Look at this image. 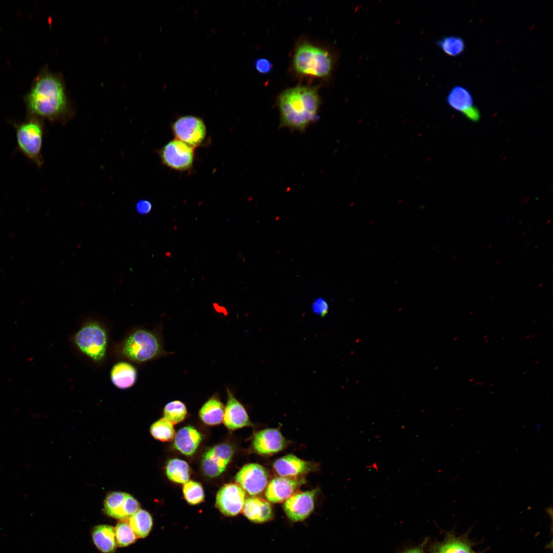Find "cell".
I'll return each mask as SVG.
<instances>
[{"mask_svg":"<svg viewBox=\"0 0 553 553\" xmlns=\"http://www.w3.org/2000/svg\"><path fill=\"white\" fill-rule=\"evenodd\" d=\"M225 408L223 404L217 397H211L201 407L199 416L201 420L208 425H216L223 420Z\"/></svg>","mask_w":553,"mask_h":553,"instance_id":"cell-23","label":"cell"},{"mask_svg":"<svg viewBox=\"0 0 553 553\" xmlns=\"http://www.w3.org/2000/svg\"><path fill=\"white\" fill-rule=\"evenodd\" d=\"M436 45L448 56L455 57L460 55L465 50L463 39L458 36H445L439 39Z\"/></svg>","mask_w":553,"mask_h":553,"instance_id":"cell-27","label":"cell"},{"mask_svg":"<svg viewBox=\"0 0 553 553\" xmlns=\"http://www.w3.org/2000/svg\"><path fill=\"white\" fill-rule=\"evenodd\" d=\"M120 352L126 358L137 363L152 360L163 353L158 336L144 329L131 332L123 342Z\"/></svg>","mask_w":553,"mask_h":553,"instance_id":"cell-4","label":"cell"},{"mask_svg":"<svg viewBox=\"0 0 553 553\" xmlns=\"http://www.w3.org/2000/svg\"><path fill=\"white\" fill-rule=\"evenodd\" d=\"M140 509L138 501L132 495L127 494L124 501L121 513V520H128Z\"/></svg>","mask_w":553,"mask_h":553,"instance_id":"cell-32","label":"cell"},{"mask_svg":"<svg viewBox=\"0 0 553 553\" xmlns=\"http://www.w3.org/2000/svg\"><path fill=\"white\" fill-rule=\"evenodd\" d=\"M175 448L186 456L193 455L202 441V435L195 428L186 426L180 429L174 438Z\"/></svg>","mask_w":553,"mask_h":553,"instance_id":"cell-19","label":"cell"},{"mask_svg":"<svg viewBox=\"0 0 553 553\" xmlns=\"http://www.w3.org/2000/svg\"><path fill=\"white\" fill-rule=\"evenodd\" d=\"M233 454L231 445L218 444L208 450L202 457L201 465L203 472L213 478L221 474L226 469Z\"/></svg>","mask_w":553,"mask_h":553,"instance_id":"cell-11","label":"cell"},{"mask_svg":"<svg viewBox=\"0 0 553 553\" xmlns=\"http://www.w3.org/2000/svg\"><path fill=\"white\" fill-rule=\"evenodd\" d=\"M243 512L248 519L254 523H264L273 517V511L269 502L258 497L248 498L245 501Z\"/></svg>","mask_w":553,"mask_h":553,"instance_id":"cell-18","label":"cell"},{"mask_svg":"<svg viewBox=\"0 0 553 553\" xmlns=\"http://www.w3.org/2000/svg\"><path fill=\"white\" fill-rule=\"evenodd\" d=\"M403 553H423V548L421 546L410 549Z\"/></svg>","mask_w":553,"mask_h":553,"instance_id":"cell-36","label":"cell"},{"mask_svg":"<svg viewBox=\"0 0 553 553\" xmlns=\"http://www.w3.org/2000/svg\"><path fill=\"white\" fill-rule=\"evenodd\" d=\"M74 343L81 352L94 361H100L105 356L107 332L97 322L88 323L80 328L74 336Z\"/></svg>","mask_w":553,"mask_h":553,"instance_id":"cell-6","label":"cell"},{"mask_svg":"<svg viewBox=\"0 0 553 553\" xmlns=\"http://www.w3.org/2000/svg\"><path fill=\"white\" fill-rule=\"evenodd\" d=\"M135 208L138 214L144 215L151 212L152 209V205L148 200L142 199L137 202Z\"/></svg>","mask_w":553,"mask_h":553,"instance_id":"cell-35","label":"cell"},{"mask_svg":"<svg viewBox=\"0 0 553 553\" xmlns=\"http://www.w3.org/2000/svg\"><path fill=\"white\" fill-rule=\"evenodd\" d=\"M127 493L121 492H113L107 496L103 504V511L109 516L121 519V511Z\"/></svg>","mask_w":553,"mask_h":553,"instance_id":"cell-26","label":"cell"},{"mask_svg":"<svg viewBox=\"0 0 553 553\" xmlns=\"http://www.w3.org/2000/svg\"><path fill=\"white\" fill-rule=\"evenodd\" d=\"M129 524L137 537L145 538L153 526V518L146 511L139 509L129 519Z\"/></svg>","mask_w":553,"mask_h":553,"instance_id":"cell-24","label":"cell"},{"mask_svg":"<svg viewBox=\"0 0 553 553\" xmlns=\"http://www.w3.org/2000/svg\"><path fill=\"white\" fill-rule=\"evenodd\" d=\"M316 489L296 493L285 501L284 510L288 518L293 522L306 519L314 508Z\"/></svg>","mask_w":553,"mask_h":553,"instance_id":"cell-12","label":"cell"},{"mask_svg":"<svg viewBox=\"0 0 553 553\" xmlns=\"http://www.w3.org/2000/svg\"><path fill=\"white\" fill-rule=\"evenodd\" d=\"M115 538L117 545L119 547H125L134 543L137 536L129 523L121 521L117 523L115 528Z\"/></svg>","mask_w":553,"mask_h":553,"instance_id":"cell-30","label":"cell"},{"mask_svg":"<svg viewBox=\"0 0 553 553\" xmlns=\"http://www.w3.org/2000/svg\"><path fill=\"white\" fill-rule=\"evenodd\" d=\"M166 474L169 480L178 483H185L189 478V467L187 462L179 459L168 461Z\"/></svg>","mask_w":553,"mask_h":553,"instance_id":"cell-25","label":"cell"},{"mask_svg":"<svg viewBox=\"0 0 553 553\" xmlns=\"http://www.w3.org/2000/svg\"><path fill=\"white\" fill-rule=\"evenodd\" d=\"M311 464L295 455L289 454L276 460L273 464L275 472L280 477L299 478L309 471Z\"/></svg>","mask_w":553,"mask_h":553,"instance_id":"cell-17","label":"cell"},{"mask_svg":"<svg viewBox=\"0 0 553 553\" xmlns=\"http://www.w3.org/2000/svg\"><path fill=\"white\" fill-rule=\"evenodd\" d=\"M293 65L300 74L325 78L330 74L333 60L327 50L305 41L296 47Z\"/></svg>","mask_w":553,"mask_h":553,"instance_id":"cell-3","label":"cell"},{"mask_svg":"<svg viewBox=\"0 0 553 553\" xmlns=\"http://www.w3.org/2000/svg\"><path fill=\"white\" fill-rule=\"evenodd\" d=\"M320 103L314 87L298 86L284 91L278 101L280 126L292 131H305L315 121Z\"/></svg>","mask_w":553,"mask_h":553,"instance_id":"cell-1","label":"cell"},{"mask_svg":"<svg viewBox=\"0 0 553 553\" xmlns=\"http://www.w3.org/2000/svg\"><path fill=\"white\" fill-rule=\"evenodd\" d=\"M228 399L225 408L223 422L230 430H236L252 425L243 406L227 390Z\"/></svg>","mask_w":553,"mask_h":553,"instance_id":"cell-16","label":"cell"},{"mask_svg":"<svg viewBox=\"0 0 553 553\" xmlns=\"http://www.w3.org/2000/svg\"><path fill=\"white\" fill-rule=\"evenodd\" d=\"M164 416L173 424L182 421L187 415V409L184 403L180 400H174L167 403L164 408Z\"/></svg>","mask_w":553,"mask_h":553,"instance_id":"cell-29","label":"cell"},{"mask_svg":"<svg viewBox=\"0 0 553 553\" xmlns=\"http://www.w3.org/2000/svg\"><path fill=\"white\" fill-rule=\"evenodd\" d=\"M268 479L266 469L257 463L244 465L235 477L238 485L252 496L261 493L267 486Z\"/></svg>","mask_w":553,"mask_h":553,"instance_id":"cell-9","label":"cell"},{"mask_svg":"<svg viewBox=\"0 0 553 553\" xmlns=\"http://www.w3.org/2000/svg\"><path fill=\"white\" fill-rule=\"evenodd\" d=\"M194 149L175 138L165 144L159 150V155L164 165L176 171H185L193 167L195 157Z\"/></svg>","mask_w":553,"mask_h":553,"instance_id":"cell-8","label":"cell"},{"mask_svg":"<svg viewBox=\"0 0 553 553\" xmlns=\"http://www.w3.org/2000/svg\"><path fill=\"white\" fill-rule=\"evenodd\" d=\"M18 150L38 167L42 163L41 148L43 126L36 118L31 117L26 121L14 125Z\"/></svg>","mask_w":553,"mask_h":553,"instance_id":"cell-5","label":"cell"},{"mask_svg":"<svg viewBox=\"0 0 553 553\" xmlns=\"http://www.w3.org/2000/svg\"><path fill=\"white\" fill-rule=\"evenodd\" d=\"M433 553H479L475 551L471 541L466 536L448 534L441 542L435 544Z\"/></svg>","mask_w":553,"mask_h":553,"instance_id":"cell-20","label":"cell"},{"mask_svg":"<svg viewBox=\"0 0 553 553\" xmlns=\"http://www.w3.org/2000/svg\"><path fill=\"white\" fill-rule=\"evenodd\" d=\"M304 483L303 479L279 477L272 479L267 486L265 496L272 503L286 501Z\"/></svg>","mask_w":553,"mask_h":553,"instance_id":"cell-14","label":"cell"},{"mask_svg":"<svg viewBox=\"0 0 553 553\" xmlns=\"http://www.w3.org/2000/svg\"><path fill=\"white\" fill-rule=\"evenodd\" d=\"M183 493L185 500L190 504L196 505L201 503L204 499V493L200 483L194 481L186 482L183 487Z\"/></svg>","mask_w":553,"mask_h":553,"instance_id":"cell-31","label":"cell"},{"mask_svg":"<svg viewBox=\"0 0 553 553\" xmlns=\"http://www.w3.org/2000/svg\"><path fill=\"white\" fill-rule=\"evenodd\" d=\"M446 102L451 108L461 113L468 119L473 118L478 111L471 93L462 86H456L451 89L446 96Z\"/></svg>","mask_w":553,"mask_h":553,"instance_id":"cell-15","label":"cell"},{"mask_svg":"<svg viewBox=\"0 0 553 553\" xmlns=\"http://www.w3.org/2000/svg\"><path fill=\"white\" fill-rule=\"evenodd\" d=\"M150 432L154 438L163 442L172 440L175 434L173 424L165 418L155 422L151 427Z\"/></svg>","mask_w":553,"mask_h":553,"instance_id":"cell-28","label":"cell"},{"mask_svg":"<svg viewBox=\"0 0 553 553\" xmlns=\"http://www.w3.org/2000/svg\"><path fill=\"white\" fill-rule=\"evenodd\" d=\"M31 117L57 120L68 111V102L60 78L45 72L34 82L26 98Z\"/></svg>","mask_w":553,"mask_h":553,"instance_id":"cell-2","label":"cell"},{"mask_svg":"<svg viewBox=\"0 0 553 553\" xmlns=\"http://www.w3.org/2000/svg\"><path fill=\"white\" fill-rule=\"evenodd\" d=\"M171 127L175 139L194 148L203 142L206 136V127L204 121L194 115L178 117L172 123Z\"/></svg>","mask_w":553,"mask_h":553,"instance_id":"cell-7","label":"cell"},{"mask_svg":"<svg viewBox=\"0 0 553 553\" xmlns=\"http://www.w3.org/2000/svg\"><path fill=\"white\" fill-rule=\"evenodd\" d=\"M245 491L238 485L229 483L218 492L216 506L223 515L235 516L243 509L246 499Z\"/></svg>","mask_w":553,"mask_h":553,"instance_id":"cell-10","label":"cell"},{"mask_svg":"<svg viewBox=\"0 0 553 553\" xmlns=\"http://www.w3.org/2000/svg\"><path fill=\"white\" fill-rule=\"evenodd\" d=\"M111 381L115 386L121 389L131 387L136 381L137 372L131 364L120 361L115 364L111 371Z\"/></svg>","mask_w":553,"mask_h":553,"instance_id":"cell-21","label":"cell"},{"mask_svg":"<svg viewBox=\"0 0 553 553\" xmlns=\"http://www.w3.org/2000/svg\"><path fill=\"white\" fill-rule=\"evenodd\" d=\"M93 542L102 553H114L116 548L115 528L101 524L95 526L92 531Z\"/></svg>","mask_w":553,"mask_h":553,"instance_id":"cell-22","label":"cell"},{"mask_svg":"<svg viewBox=\"0 0 553 553\" xmlns=\"http://www.w3.org/2000/svg\"><path fill=\"white\" fill-rule=\"evenodd\" d=\"M254 451L260 455H271L284 450L287 440L275 429H267L256 433L252 442Z\"/></svg>","mask_w":553,"mask_h":553,"instance_id":"cell-13","label":"cell"},{"mask_svg":"<svg viewBox=\"0 0 553 553\" xmlns=\"http://www.w3.org/2000/svg\"><path fill=\"white\" fill-rule=\"evenodd\" d=\"M254 67L258 72L262 74H267L271 72L272 69V65L267 59L260 58L257 59L254 62Z\"/></svg>","mask_w":553,"mask_h":553,"instance_id":"cell-33","label":"cell"},{"mask_svg":"<svg viewBox=\"0 0 553 553\" xmlns=\"http://www.w3.org/2000/svg\"><path fill=\"white\" fill-rule=\"evenodd\" d=\"M312 306L313 311L321 316L326 315L328 313V305L324 299H318L315 300Z\"/></svg>","mask_w":553,"mask_h":553,"instance_id":"cell-34","label":"cell"}]
</instances>
